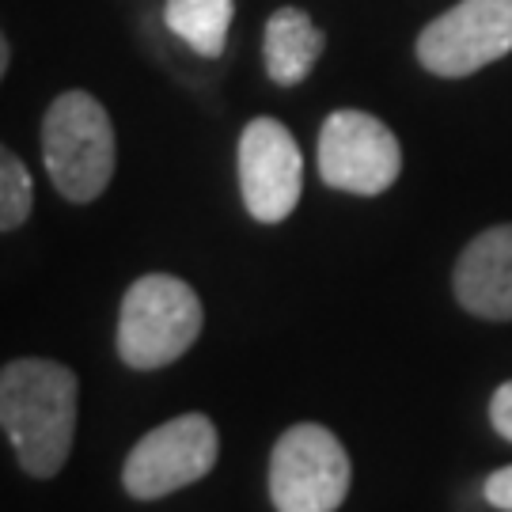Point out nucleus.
I'll return each mask as SVG.
<instances>
[{
  "instance_id": "nucleus-7",
  "label": "nucleus",
  "mask_w": 512,
  "mask_h": 512,
  "mask_svg": "<svg viewBox=\"0 0 512 512\" xmlns=\"http://www.w3.org/2000/svg\"><path fill=\"white\" fill-rule=\"evenodd\" d=\"M512 50V0H459L418 35L425 73L459 80Z\"/></svg>"
},
{
  "instance_id": "nucleus-10",
  "label": "nucleus",
  "mask_w": 512,
  "mask_h": 512,
  "mask_svg": "<svg viewBox=\"0 0 512 512\" xmlns=\"http://www.w3.org/2000/svg\"><path fill=\"white\" fill-rule=\"evenodd\" d=\"M323 46H327V35L304 8H277L274 16L266 19V35H262L266 76L277 88L304 84L315 61L323 57Z\"/></svg>"
},
{
  "instance_id": "nucleus-2",
  "label": "nucleus",
  "mask_w": 512,
  "mask_h": 512,
  "mask_svg": "<svg viewBox=\"0 0 512 512\" xmlns=\"http://www.w3.org/2000/svg\"><path fill=\"white\" fill-rule=\"evenodd\" d=\"M42 164L54 190L73 205L95 202L114 179L118 141L107 107L84 88L61 92L42 118Z\"/></svg>"
},
{
  "instance_id": "nucleus-9",
  "label": "nucleus",
  "mask_w": 512,
  "mask_h": 512,
  "mask_svg": "<svg viewBox=\"0 0 512 512\" xmlns=\"http://www.w3.org/2000/svg\"><path fill=\"white\" fill-rule=\"evenodd\" d=\"M452 289L463 311L478 319H512V224H497L475 236L456 262Z\"/></svg>"
},
{
  "instance_id": "nucleus-13",
  "label": "nucleus",
  "mask_w": 512,
  "mask_h": 512,
  "mask_svg": "<svg viewBox=\"0 0 512 512\" xmlns=\"http://www.w3.org/2000/svg\"><path fill=\"white\" fill-rule=\"evenodd\" d=\"M482 497L501 512H512V463L509 467H501L494 475L482 482Z\"/></svg>"
},
{
  "instance_id": "nucleus-11",
  "label": "nucleus",
  "mask_w": 512,
  "mask_h": 512,
  "mask_svg": "<svg viewBox=\"0 0 512 512\" xmlns=\"http://www.w3.org/2000/svg\"><path fill=\"white\" fill-rule=\"evenodd\" d=\"M236 0H164V23L194 54L220 57L228 46Z\"/></svg>"
},
{
  "instance_id": "nucleus-12",
  "label": "nucleus",
  "mask_w": 512,
  "mask_h": 512,
  "mask_svg": "<svg viewBox=\"0 0 512 512\" xmlns=\"http://www.w3.org/2000/svg\"><path fill=\"white\" fill-rule=\"evenodd\" d=\"M35 209L31 171L8 145H0V232H16Z\"/></svg>"
},
{
  "instance_id": "nucleus-3",
  "label": "nucleus",
  "mask_w": 512,
  "mask_h": 512,
  "mask_svg": "<svg viewBox=\"0 0 512 512\" xmlns=\"http://www.w3.org/2000/svg\"><path fill=\"white\" fill-rule=\"evenodd\" d=\"M205 311L198 293L175 274L137 277L118 311V357L133 372H156L175 365L198 342Z\"/></svg>"
},
{
  "instance_id": "nucleus-14",
  "label": "nucleus",
  "mask_w": 512,
  "mask_h": 512,
  "mask_svg": "<svg viewBox=\"0 0 512 512\" xmlns=\"http://www.w3.org/2000/svg\"><path fill=\"white\" fill-rule=\"evenodd\" d=\"M490 425H494V433L512 440V380L497 387L494 399H490Z\"/></svg>"
},
{
  "instance_id": "nucleus-8",
  "label": "nucleus",
  "mask_w": 512,
  "mask_h": 512,
  "mask_svg": "<svg viewBox=\"0 0 512 512\" xmlns=\"http://www.w3.org/2000/svg\"><path fill=\"white\" fill-rule=\"evenodd\" d=\"M239 194L258 224H281L304 194V156L277 118H251L239 133Z\"/></svg>"
},
{
  "instance_id": "nucleus-4",
  "label": "nucleus",
  "mask_w": 512,
  "mask_h": 512,
  "mask_svg": "<svg viewBox=\"0 0 512 512\" xmlns=\"http://www.w3.org/2000/svg\"><path fill=\"white\" fill-rule=\"evenodd\" d=\"M349 456L327 425L285 429L270 456V501L277 512H334L349 494Z\"/></svg>"
},
{
  "instance_id": "nucleus-6",
  "label": "nucleus",
  "mask_w": 512,
  "mask_h": 512,
  "mask_svg": "<svg viewBox=\"0 0 512 512\" xmlns=\"http://www.w3.org/2000/svg\"><path fill=\"white\" fill-rule=\"evenodd\" d=\"M403 171L399 137L368 110H334L319 129V175L330 190L376 198Z\"/></svg>"
},
{
  "instance_id": "nucleus-1",
  "label": "nucleus",
  "mask_w": 512,
  "mask_h": 512,
  "mask_svg": "<svg viewBox=\"0 0 512 512\" xmlns=\"http://www.w3.org/2000/svg\"><path fill=\"white\" fill-rule=\"evenodd\" d=\"M80 414L76 372L50 357H16L0 368V429L19 471L54 478L69 463Z\"/></svg>"
},
{
  "instance_id": "nucleus-15",
  "label": "nucleus",
  "mask_w": 512,
  "mask_h": 512,
  "mask_svg": "<svg viewBox=\"0 0 512 512\" xmlns=\"http://www.w3.org/2000/svg\"><path fill=\"white\" fill-rule=\"evenodd\" d=\"M8 61H12V46H8V38H4V31H0V80H4V73H8Z\"/></svg>"
},
{
  "instance_id": "nucleus-5",
  "label": "nucleus",
  "mask_w": 512,
  "mask_h": 512,
  "mask_svg": "<svg viewBox=\"0 0 512 512\" xmlns=\"http://www.w3.org/2000/svg\"><path fill=\"white\" fill-rule=\"evenodd\" d=\"M217 452V425L205 414H179V418L156 425L129 448L126 463H122V486L137 501L179 494L213 471Z\"/></svg>"
}]
</instances>
